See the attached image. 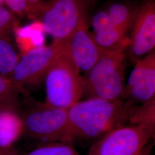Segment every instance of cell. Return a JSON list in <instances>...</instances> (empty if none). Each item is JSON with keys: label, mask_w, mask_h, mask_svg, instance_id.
Instances as JSON below:
<instances>
[{"label": "cell", "mask_w": 155, "mask_h": 155, "mask_svg": "<svg viewBox=\"0 0 155 155\" xmlns=\"http://www.w3.org/2000/svg\"><path fill=\"white\" fill-rule=\"evenodd\" d=\"M134 106L122 100L89 98L78 101L68 109L71 143L97 141L111 130L130 123Z\"/></svg>", "instance_id": "cell-1"}, {"label": "cell", "mask_w": 155, "mask_h": 155, "mask_svg": "<svg viewBox=\"0 0 155 155\" xmlns=\"http://www.w3.org/2000/svg\"><path fill=\"white\" fill-rule=\"evenodd\" d=\"M80 72L63 45L45 77V104L51 107L68 109L79 101L84 91V78Z\"/></svg>", "instance_id": "cell-2"}, {"label": "cell", "mask_w": 155, "mask_h": 155, "mask_svg": "<svg viewBox=\"0 0 155 155\" xmlns=\"http://www.w3.org/2000/svg\"><path fill=\"white\" fill-rule=\"evenodd\" d=\"M125 52L102 55L86 74L83 93L89 98L122 100L125 86Z\"/></svg>", "instance_id": "cell-3"}, {"label": "cell", "mask_w": 155, "mask_h": 155, "mask_svg": "<svg viewBox=\"0 0 155 155\" xmlns=\"http://www.w3.org/2000/svg\"><path fill=\"white\" fill-rule=\"evenodd\" d=\"M21 117L22 133L43 142L72 144L68 109L43 104L29 109Z\"/></svg>", "instance_id": "cell-4"}, {"label": "cell", "mask_w": 155, "mask_h": 155, "mask_svg": "<svg viewBox=\"0 0 155 155\" xmlns=\"http://www.w3.org/2000/svg\"><path fill=\"white\" fill-rule=\"evenodd\" d=\"M89 0H51L39 15L45 32L54 40H65L87 23Z\"/></svg>", "instance_id": "cell-5"}, {"label": "cell", "mask_w": 155, "mask_h": 155, "mask_svg": "<svg viewBox=\"0 0 155 155\" xmlns=\"http://www.w3.org/2000/svg\"><path fill=\"white\" fill-rule=\"evenodd\" d=\"M155 126L124 125L97 140L86 155H139L153 137Z\"/></svg>", "instance_id": "cell-6"}, {"label": "cell", "mask_w": 155, "mask_h": 155, "mask_svg": "<svg viewBox=\"0 0 155 155\" xmlns=\"http://www.w3.org/2000/svg\"><path fill=\"white\" fill-rule=\"evenodd\" d=\"M64 40H54L47 46L33 48L19 59L11 80L20 93L38 86L45 81L51 64L61 51Z\"/></svg>", "instance_id": "cell-7"}, {"label": "cell", "mask_w": 155, "mask_h": 155, "mask_svg": "<svg viewBox=\"0 0 155 155\" xmlns=\"http://www.w3.org/2000/svg\"><path fill=\"white\" fill-rule=\"evenodd\" d=\"M127 47L133 64L153 51L155 47V1L144 0L136 10Z\"/></svg>", "instance_id": "cell-8"}, {"label": "cell", "mask_w": 155, "mask_h": 155, "mask_svg": "<svg viewBox=\"0 0 155 155\" xmlns=\"http://www.w3.org/2000/svg\"><path fill=\"white\" fill-rule=\"evenodd\" d=\"M125 83L122 100L133 105L155 101V51L140 59Z\"/></svg>", "instance_id": "cell-9"}, {"label": "cell", "mask_w": 155, "mask_h": 155, "mask_svg": "<svg viewBox=\"0 0 155 155\" xmlns=\"http://www.w3.org/2000/svg\"><path fill=\"white\" fill-rule=\"evenodd\" d=\"M64 48L80 72L87 73L102 55L88 24L79 27L64 40Z\"/></svg>", "instance_id": "cell-10"}, {"label": "cell", "mask_w": 155, "mask_h": 155, "mask_svg": "<svg viewBox=\"0 0 155 155\" xmlns=\"http://www.w3.org/2000/svg\"><path fill=\"white\" fill-rule=\"evenodd\" d=\"M92 34L102 55L125 52L127 50L129 42L127 32L116 28L111 24Z\"/></svg>", "instance_id": "cell-11"}, {"label": "cell", "mask_w": 155, "mask_h": 155, "mask_svg": "<svg viewBox=\"0 0 155 155\" xmlns=\"http://www.w3.org/2000/svg\"><path fill=\"white\" fill-rule=\"evenodd\" d=\"M21 134V116L11 111H0V146L11 148Z\"/></svg>", "instance_id": "cell-12"}, {"label": "cell", "mask_w": 155, "mask_h": 155, "mask_svg": "<svg viewBox=\"0 0 155 155\" xmlns=\"http://www.w3.org/2000/svg\"><path fill=\"white\" fill-rule=\"evenodd\" d=\"M20 94L11 79L0 75V111H11L18 114Z\"/></svg>", "instance_id": "cell-13"}, {"label": "cell", "mask_w": 155, "mask_h": 155, "mask_svg": "<svg viewBox=\"0 0 155 155\" xmlns=\"http://www.w3.org/2000/svg\"><path fill=\"white\" fill-rule=\"evenodd\" d=\"M106 12L112 25L127 32L132 27L136 11L128 4L116 2L110 5Z\"/></svg>", "instance_id": "cell-14"}, {"label": "cell", "mask_w": 155, "mask_h": 155, "mask_svg": "<svg viewBox=\"0 0 155 155\" xmlns=\"http://www.w3.org/2000/svg\"><path fill=\"white\" fill-rule=\"evenodd\" d=\"M18 61L11 43L7 40L0 39V75L11 79Z\"/></svg>", "instance_id": "cell-15"}, {"label": "cell", "mask_w": 155, "mask_h": 155, "mask_svg": "<svg viewBox=\"0 0 155 155\" xmlns=\"http://www.w3.org/2000/svg\"><path fill=\"white\" fill-rule=\"evenodd\" d=\"M24 155H81L71 144L54 142L41 145Z\"/></svg>", "instance_id": "cell-16"}, {"label": "cell", "mask_w": 155, "mask_h": 155, "mask_svg": "<svg viewBox=\"0 0 155 155\" xmlns=\"http://www.w3.org/2000/svg\"><path fill=\"white\" fill-rule=\"evenodd\" d=\"M13 17L11 13L0 5V39L9 40Z\"/></svg>", "instance_id": "cell-17"}, {"label": "cell", "mask_w": 155, "mask_h": 155, "mask_svg": "<svg viewBox=\"0 0 155 155\" xmlns=\"http://www.w3.org/2000/svg\"><path fill=\"white\" fill-rule=\"evenodd\" d=\"M91 24L93 32H98L110 25V19L106 11L98 12L91 18Z\"/></svg>", "instance_id": "cell-18"}, {"label": "cell", "mask_w": 155, "mask_h": 155, "mask_svg": "<svg viewBox=\"0 0 155 155\" xmlns=\"http://www.w3.org/2000/svg\"><path fill=\"white\" fill-rule=\"evenodd\" d=\"M4 2L12 11L20 15L27 14V0H4Z\"/></svg>", "instance_id": "cell-19"}, {"label": "cell", "mask_w": 155, "mask_h": 155, "mask_svg": "<svg viewBox=\"0 0 155 155\" xmlns=\"http://www.w3.org/2000/svg\"><path fill=\"white\" fill-rule=\"evenodd\" d=\"M153 145L152 143L147 144L139 155H152Z\"/></svg>", "instance_id": "cell-20"}, {"label": "cell", "mask_w": 155, "mask_h": 155, "mask_svg": "<svg viewBox=\"0 0 155 155\" xmlns=\"http://www.w3.org/2000/svg\"><path fill=\"white\" fill-rule=\"evenodd\" d=\"M0 155H18L11 150V148H4L0 146Z\"/></svg>", "instance_id": "cell-21"}, {"label": "cell", "mask_w": 155, "mask_h": 155, "mask_svg": "<svg viewBox=\"0 0 155 155\" xmlns=\"http://www.w3.org/2000/svg\"><path fill=\"white\" fill-rule=\"evenodd\" d=\"M4 4H5V2H4V0H0V5H2Z\"/></svg>", "instance_id": "cell-22"}]
</instances>
